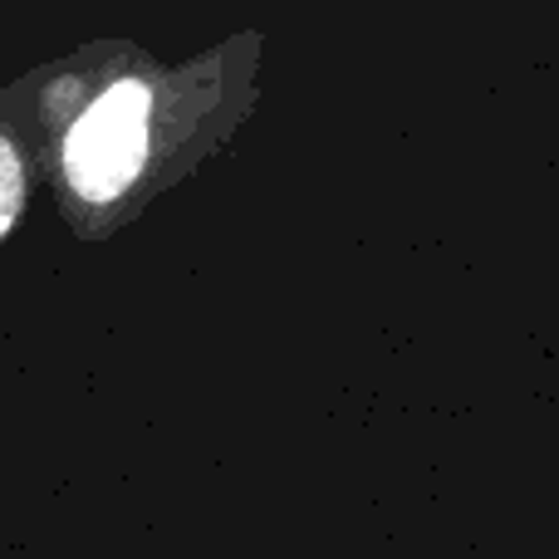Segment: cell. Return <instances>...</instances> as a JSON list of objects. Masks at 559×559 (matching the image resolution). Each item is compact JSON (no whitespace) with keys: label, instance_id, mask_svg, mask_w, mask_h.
Masks as SVG:
<instances>
[{"label":"cell","instance_id":"1","mask_svg":"<svg viewBox=\"0 0 559 559\" xmlns=\"http://www.w3.org/2000/svg\"><path fill=\"white\" fill-rule=\"evenodd\" d=\"M255 55L261 39L241 35L182 69H163L143 49L104 39L10 84L35 163H49L74 231L98 236L123 222L157 163L192 133L197 118L226 104Z\"/></svg>","mask_w":559,"mask_h":559},{"label":"cell","instance_id":"2","mask_svg":"<svg viewBox=\"0 0 559 559\" xmlns=\"http://www.w3.org/2000/svg\"><path fill=\"white\" fill-rule=\"evenodd\" d=\"M35 143H29V128L20 118L15 88L0 94V246L10 241V231L20 226L29 206V187H35Z\"/></svg>","mask_w":559,"mask_h":559}]
</instances>
